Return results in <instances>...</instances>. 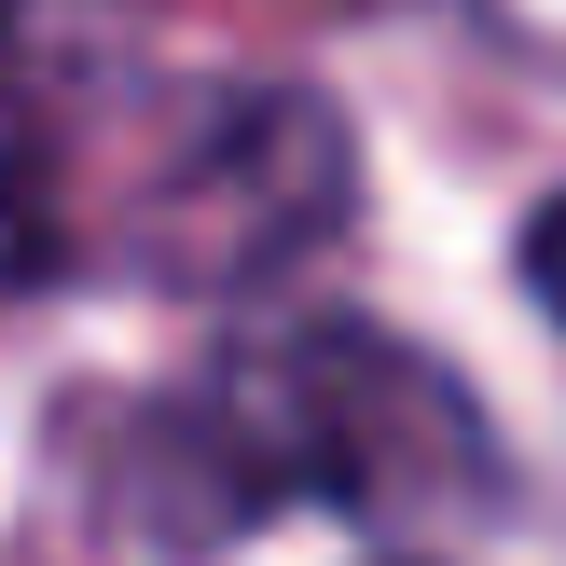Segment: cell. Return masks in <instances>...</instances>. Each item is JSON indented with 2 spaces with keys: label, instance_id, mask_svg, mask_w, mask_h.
Returning <instances> with one entry per match:
<instances>
[{
  "label": "cell",
  "instance_id": "cell-5",
  "mask_svg": "<svg viewBox=\"0 0 566 566\" xmlns=\"http://www.w3.org/2000/svg\"><path fill=\"white\" fill-rule=\"evenodd\" d=\"M55 14H83V0H0V42H28V28H55Z\"/></svg>",
  "mask_w": 566,
  "mask_h": 566
},
{
  "label": "cell",
  "instance_id": "cell-2",
  "mask_svg": "<svg viewBox=\"0 0 566 566\" xmlns=\"http://www.w3.org/2000/svg\"><path fill=\"white\" fill-rule=\"evenodd\" d=\"M346 208H359V153H346V125H332V97L249 83V97H221L208 125L166 153L153 208H138V249H153L180 291H249V276L332 249Z\"/></svg>",
  "mask_w": 566,
  "mask_h": 566
},
{
  "label": "cell",
  "instance_id": "cell-1",
  "mask_svg": "<svg viewBox=\"0 0 566 566\" xmlns=\"http://www.w3.org/2000/svg\"><path fill=\"white\" fill-rule=\"evenodd\" d=\"M153 470H180V539H235V525L291 512H359V525H470L512 497V457H497L484 401L442 374L429 346L401 332H359V318H304L276 346H249L208 401L153 415L138 442Z\"/></svg>",
  "mask_w": 566,
  "mask_h": 566
},
{
  "label": "cell",
  "instance_id": "cell-3",
  "mask_svg": "<svg viewBox=\"0 0 566 566\" xmlns=\"http://www.w3.org/2000/svg\"><path fill=\"white\" fill-rule=\"evenodd\" d=\"M28 276H55V180H42L14 83H0V291H28Z\"/></svg>",
  "mask_w": 566,
  "mask_h": 566
},
{
  "label": "cell",
  "instance_id": "cell-4",
  "mask_svg": "<svg viewBox=\"0 0 566 566\" xmlns=\"http://www.w3.org/2000/svg\"><path fill=\"white\" fill-rule=\"evenodd\" d=\"M525 291H539V318L566 332V193H553L539 221H525Z\"/></svg>",
  "mask_w": 566,
  "mask_h": 566
}]
</instances>
